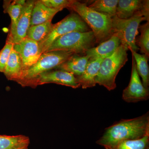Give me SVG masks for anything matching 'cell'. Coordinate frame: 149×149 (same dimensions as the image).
<instances>
[{
	"label": "cell",
	"instance_id": "obj_1",
	"mask_svg": "<svg viewBox=\"0 0 149 149\" xmlns=\"http://www.w3.org/2000/svg\"><path fill=\"white\" fill-rule=\"evenodd\" d=\"M149 134V112L139 117L123 119L106 128L97 141L104 147L111 146L125 140H138Z\"/></svg>",
	"mask_w": 149,
	"mask_h": 149
},
{
	"label": "cell",
	"instance_id": "obj_2",
	"mask_svg": "<svg viewBox=\"0 0 149 149\" xmlns=\"http://www.w3.org/2000/svg\"><path fill=\"white\" fill-rule=\"evenodd\" d=\"M75 12L93 31L96 44L109 39L113 34L112 17L92 9L85 3L72 0L67 8Z\"/></svg>",
	"mask_w": 149,
	"mask_h": 149
},
{
	"label": "cell",
	"instance_id": "obj_3",
	"mask_svg": "<svg viewBox=\"0 0 149 149\" xmlns=\"http://www.w3.org/2000/svg\"><path fill=\"white\" fill-rule=\"evenodd\" d=\"M128 50L120 45L112 54L104 59L96 78V84L104 86L109 91L116 88V78L120 70L128 61Z\"/></svg>",
	"mask_w": 149,
	"mask_h": 149
},
{
	"label": "cell",
	"instance_id": "obj_4",
	"mask_svg": "<svg viewBox=\"0 0 149 149\" xmlns=\"http://www.w3.org/2000/svg\"><path fill=\"white\" fill-rule=\"evenodd\" d=\"M74 54H75L65 51H52L42 54L35 64L23 72L17 83L22 87H29L40 74L56 69Z\"/></svg>",
	"mask_w": 149,
	"mask_h": 149
},
{
	"label": "cell",
	"instance_id": "obj_5",
	"mask_svg": "<svg viewBox=\"0 0 149 149\" xmlns=\"http://www.w3.org/2000/svg\"><path fill=\"white\" fill-rule=\"evenodd\" d=\"M96 39L93 31L73 32L59 37L52 43L46 52L65 51L85 55L95 47Z\"/></svg>",
	"mask_w": 149,
	"mask_h": 149
},
{
	"label": "cell",
	"instance_id": "obj_6",
	"mask_svg": "<svg viewBox=\"0 0 149 149\" xmlns=\"http://www.w3.org/2000/svg\"><path fill=\"white\" fill-rule=\"evenodd\" d=\"M91 31L89 26L77 13H72L61 21L53 24L47 37L38 43L40 54L45 52L48 48L59 37L73 32H88Z\"/></svg>",
	"mask_w": 149,
	"mask_h": 149
},
{
	"label": "cell",
	"instance_id": "obj_7",
	"mask_svg": "<svg viewBox=\"0 0 149 149\" xmlns=\"http://www.w3.org/2000/svg\"><path fill=\"white\" fill-rule=\"evenodd\" d=\"M143 21L149 22V19L141 15L127 19L118 18L116 15L112 17L113 34L119 38L121 45L128 50L136 52L139 50L136 45V37L139 34L140 23Z\"/></svg>",
	"mask_w": 149,
	"mask_h": 149
},
{
	"label": "cell",
	"instance_id": "obj_8",
	"mask_svg": "<svg viewBox=\"0 0 149 149\" xmlns=\"http://www.w3.org/2000/svg\"><path fill=\"white\" fill-rule=\"evenodd\" d=\"M149 98V90L145 88L140 79L136 62L132 56L131 77L129 85L123 91L122 99L128 103H135L146 101Z\"/></svg>",
	"mask_w": 149,
	"mask_h": 149
},
{
	"label": "cell",
	"instance_id": "obj_9",
	"mask_svg": "<svg viewBox=\"0 0 149 149\" xmlns=\"http://www.w3.org/2000/svg\"><path fill=\"white\" fill-rule=\"evenodd\" d=\"M48 83H55L70 87L74 89L80 87L74 74L60 70H49L43 72L31 83L29 87L35 88L38 85Z\"/></svg>",
	"mask_w": 149,
	"mask_h": 149
},
{
	"label": "cell",
	"instance_id": "obj_10",
	"mask_svg": "<svg viewBox=\"0 0 149 149\" xmlns=\"http://www.w3.org/2000/svg\"><path fill=\"white\" fill-rule=\"evenodd\" d=\"M116 15L127 19L136 16H143L149 19L148 0H118Z\"/></svg>",
	"mask_w": 149,
	"mask_h": 149
},
{
	"label": "cell",
	"instance_id": "obj_11",
	"mask_svg": "<svg viewBox=\"0 0 149 149\" xmlns=\"http://www.w3.org/2000/svg\"><path fill=\"white\" fill-rule=\"evenodd\" d=\"M13 48L19 54L22 61V74L35 64L41 55L39 51L38 43L27 38L20 42L14 45Z\"/></svg>",
	"mask_w": 149,
	"mask_h": 149
},
{
	"label": "cell",
	"instance_id": "obj_12",
	"mask_svg": "<svg viewBox=\"0 0 149 149\" xmlns=\"http://www.w3.org/2000/svg\"><path fill=\"white\" fill-rule=\"evenodd\" d=\"M35 2V1L32 0L26 1L22 8L14 35L10 42H8L14 45L20 42L26 38L27 30L30 27L31 13Z\"/></svg>",
	"mask_w": 149,
	"mask_h": 149
},
{
	"label": "cell",
	"instance_id": "obj_13",
	"mask_svg": "<svg viewBox=\"0 0 149 149\" xmlns=\"http://www.w3.org/2000/svg\"><path fill=\"white\" fill-rule=\"evenodd\" d=\"M121 45L120 40L115 34H113L109 39L99 44L96 47L88 50L85 55L89 60L103 58H106L111 55Z\"/></svg>",
	"mask_w": 149,
	"mask_h": 149
},
{
	"label": "cell",
	"instance_id": "obj_14",
	"mask_svg": "<svg viewBox=\"0 0 149 149\" xmlns=\"http://www.w3.org/2000/svg\"><path fill=\"white\" fill-rule=\"evenodd\" d=\"M104 59L103 58H99L89 60L85 72L80 76H75L77 83L83 89L93 88L96 86V78Z\"/></svg>",
	"mask_w": 149,
	"mask_h": 149
},
{
	"label": "cell",
	"instance_id": "obj_15",
	"mask_svg": "<svg viewBox=\"0 0 149 149\" xmlns=\"http://www.w3.org/2000/svg\"><path fill=\"white\" fill-rule=\"evenodd\" d=\"M89 59V57L86 55L74 54L56 69L70 72L75 77L80 76L85 72Z\"/></svg>",
	"mask_w": 149,
	"mask_h": 149
},
{
	"label": "cell",
	"instance_id": "obj_16",
	"mask_svg": "<svg viewBox=\"0 0 149 149\" xmlns=\"http://www.w3.org/2000/svg\"><path fill=\"white\" fill-rule=\"evenodd\" d=\"M61 10L47 7L41 0L35 1L31 13L30 26L52 21L56 14Z\"/></svg>",
	"mask_w": 149,
	"mask_h": 149
},
{
	"label": "cell",
	"instance_id": "obj_17",
	"mask_svg": "<svg viewBox=\"0 0 149 149\" xmlns=\"http://www.w3.org/2000/svg\"><path fill=\"white\" fill-rule=\"evenodd\" d=\"M26 3L25 1L16 0V1H4L3 7L4 13H8L11 18L10 31L9 33L6 41L10 42L14 35L17 21L23 6Z\"/></svg>",
	"mask_w": 149,
	"mask_h": 149
},
{
	"label": "cell",
	"instance_id": "obj_18",
	"mask_svg": "<svg viewBox=\"0 0 149 149\" xmlns=\"http://www.w3.org/2000/svg\"><path fill=\"white\" fill-rule=\"evenodd\" d=\"M22 61L19 54L13 48L3 73L8 80L17 82L22 73Z\"/></svg>",
	"mask_w": 149,
	"mask_h": 149
},
{
	"label": "cell",
	"instance_id": "obj_19",
	"mask_svg": "<svg viewBox=\"0 0 149 149\" xmlns=\"http://www.w3.org/2000/svg\"><path fill=\"white\" fill-rule=\"evenodd\" d=\"M29 137L24 135H0V149H20L28 148Z\"/></svg>",
	"mask_w": 149,
	"mask_h": 149
},
{
	"label": "cell",
	"instance_id": "obj_20",
	"mask_svg": "<svg viewBox=\"0 0 149 149\" xmlns=\"http://www.w3.org/2000/svg\"><path fill=\"white\" fill-rule=\"evenodd\" d=\"M136 62V69L139 76L142 79V83L145 88L148 89L149 68L148 64L149 59L145 55L140 54L137 52L130 50Z\"/></svg>",
	"mask_w": 149,
	"mask_h": 149
},
{
	"label": "cell",
	"instance_id": "obj_21",
	"mask_svg": "<svg viewBox=\"0 0 149 149\" xmlns=\"http://www.w3.org/2000/svg\"><path fill=\"white\" fill-rule=\"evenodd\" d=\"M53 24L52 21L30 26L27 30L26 38L37 43L42 41L50 32Z\"/></svg>",
	"mask_w": 149,
	"mask_h": 149
},
{
	"label": "cell",
	"instance_id": "obj_22",
	"mask_svg": "<svg viewBox=\"0 0 149 149\" xmlns=\"http://www.w3.org/2000/svg\"><path fill=\"white\" fill-rule=\"evenodd\" d=\"M118 0H96L88 6L100 13L112 17L116 15Z\"/></svg>",
	"mask_w": 149,
	"mask_h": 149
},
{
	"label": "cell",
	"instance_id": "obj_23",
	"mask_svg": "<svg viewBox=\"0 0 149 149\" xmlns=\"http://www.w3.org/2000/svg\"><path fill=\"white\" fill-rule=\"evenodd\" d=\"M149 146V134L138 140H125L111 146L105 149H146Z\"/></svg>",
	"mask_w": 149,
	"mask_h": 149
},
{
	"label": "cell",
	"instance_id": "obj_24",
	"mask_svg": "<svg viewBox=\"0 0 149 149\" xmlns=\"http://www.w3.org/2000/svg\"><path fill=\"white\" fill-rule=\"evenodd\" d=\"M139 29L141 35L136 38V45L141 52L149 58V22L140 25Z\"/></svg>",
	"mask_w": 149,
	"mask_h": 149
},
{
	"label": "cell",
	"instance_id": "obj_25",
	"mask_svg": "<svg viewBox=\"0 0 149 149\" xmlns=\"http://www.w3.org/2000/svg\"><path fill=\"white\" fill-rule=\"evenodd\" d=\"M13 46L12 43L6 41L5 45L0 51V72L4 71Z\"/></svg>",
	"mask_w": 149,
	"mask_h": 149
},
{
	"label": "cell",
	"instance_id": "obj_26",
	"mask_svg": "<svg viewBox=\"0 0 149 149\" xmlns=\"http://www.w3.org/2000/svg\"><path fill=\"white\" fill-rule=\"evenodd\" d=\"M41 2L47 7L54 9L67 8L72 0H41Z\"/></svg>",
	"mask_w": 149,
	"mask_h": 149
},
{
	"label": "cell",
	"instance_id": "obj_27",
	"mask_svg": "<svg viewBox=\"0 0 149 149\" xmlns=\"http://www.w3.org/2000/svg\"><path fill=\"white\" fill-rule=\"evenodd\" d=\"M20 149H28V148H22Z\"/></svg>",
	"mask_w": 149,
	"mask_h": 149
},
{
	"label": "cell",
	"instance_id": "obj_28",
	"mask_svg": "<svg viewBox=\"0 0 149 149\" xmlns=\"http://www.w3.org/2000/svg\"><path fill=\"white\" fill-rule=\"evenodd\" d=\"M146 149H149V147H148V148H147Z\"/></svg>",
	"mask_w": 149,
	"mask_h": 149
}]
</instances>
